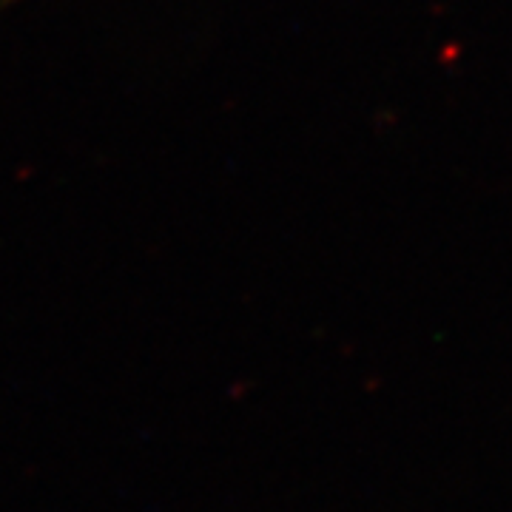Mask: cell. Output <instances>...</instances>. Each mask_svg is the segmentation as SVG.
<instances>
[{"label": "cell", "mask_w": 512, "mask_h": 512, "mask_svg": "<svg viewBox=\"0 0 512 512\" xmlns=\"http://www.w3.org/2000/svg\"><path fill=\"white\" fill-rule=\"evenodd\" d=\"M9 3H20V0H0V6H9Z\"/></svg>", "instance_id": "6da1fadb"}]
</instances>
